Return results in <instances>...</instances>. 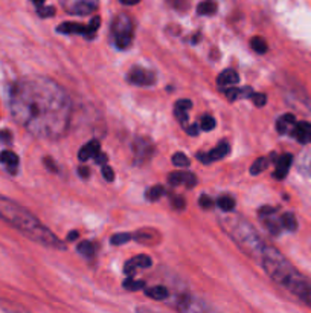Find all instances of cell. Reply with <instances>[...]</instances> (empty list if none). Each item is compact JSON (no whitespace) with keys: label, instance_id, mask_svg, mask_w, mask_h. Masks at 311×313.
I'll return each instance as SVG.
<instances>
[{"label":"cell","instance_id":"33","mask_svg":"<svg viewBox=\"0 0 311 313\" xmlns=\"http://www.w3.org/2000/svg\"><path fill=\"white\" fill-rule=\"evenodd\" d=\"M130 240H133V234L131 232H122V234H115L112 237V245L119 246V245H125Z\"/></svg>","mask_w":311,"mask_h":313},{"label":"cell","instance_id":"19","mask_svg":"<svg viewBox=\"0 0 311 313\" xmlns=\"http://www.w3.org/2000/svg\"><path fill=\"white\" fill-rule=\"evenodd\" d=\"M296 125V118L292 115V113H285L282 115L281 118H278L276 121V130L279 134H287V133H292L293 128Z\"/></svg>","mask_w":311,"mask_h":313},{"label":"cell","instance_id":"2","mask_svg":"<svg viewBox=\"0 0 311 313\" xmlns=\"http://www.w3.org/2000/svg\"><path fill=\"white\" fill-rule=\"evenodd\" d=\"M258 263L275 283L311 307V280L302 275L275 246L265 245Z\"/></svg>","mask_w":311,"mask_h":313},{"label":"cell","instance_id":"46","mask_svg":"<svg viewBox=\"0 0 311 313\" xmlns=\"http://www.w3.org/2000/svg\"><path fill=\"white\" fill-rule=\"evenodd\" d=\"M78 236H79V234H78L76 231H73V232H70V234L67 236V240H69V242H73V240L78 239Z\"/></svg>","mask_w":311,"mask_h":313},{"label":"cell","instance_id":"15","mask_svg":"<svg viewBox=\"0 0 311 313\" xmlns=\"http://www.w3.org/2000/svg\"><path fill=\"white\" fill-rule=\"evenodd\" d=\"M292 134L296 138V141L299 144H308V142H311V124L307 121L296 123Z\"/></svg>","mask_w":311,"mask_h":313},{"label":"cell","instance_id":"48","mask_svg":"<svg viewBox=\"0 0 311 313\" xmlns=\"http://www.w3.org/2000/svg\"><path fill=\"white\" fill-rule=\"evenodd\" d=\"M140 0H121V3H124V5H128V6H131V5H137Z\"/></svg>","mask_w":311,"mask_h":313},{"label":"cell","instance_id":"35","mask_svg":"<svg viewBox=\"0 0 311 313\" xmlns=\"http://www.w3.org/2000/svg\"><path fill=\"white\" fill-rule=\"evenodd\" d=\"M99 25H101V18H99V17H93V18L90 20V23L87 25V31H89V37H87V38H92V37L96 34Z\"/></svg>","mask_w":311,"mask_h":313},{"label":"cell","instance_id":"17","mask_svg":"<svg viewBox=\"0 0 311 313\" xmlns=\"http://www.w3.org/2000/svg\"><path fill=\"white\" fill-rule=\"evenodd\" d=\"M57 31H58V32H61V34H81V35L89 37L87 26H86V25H82V23L64 22V23H61V25L57 28Z\"/></svg>","mask_w":311,"mask_h":313},{"label":"cell","instance_id":"38","mask_svg":"<svg viewBox=\"0 0 311 313\" xmlns=\"http://www.w3.org/2000/svg\"><path fill=\"white\" fill-rule=\"evenodd\" d=\"M252 101L255 103L256 107H262V106H265V103H267V96H265L264 93H253Z\"/></svg>","mask_w":311,"mask_h":313},{"label":"cell","instance_id":"5","mask_svg":"<svg viewBox=\"0 0 311 313\" xmlns=\"http://www.w3.org/2000/svg\"><path fill=\"white\" fill-rule=\"evenodd\" d=\"M113 40L118 49H127L133 42V23L127 15H118L112 25Z\"/></svg>","mask_w":311,"mask_h":313},{"label":"cell","instance_id":"22","mask_svg":"<svg viewBox=\"0 0 311 313\" xmlns=\"http://www.w3.org/2000/svg\"><path fill=\"white\" fill-rule=\"evenodd\" d=\"M95 8H96V5H95L93 2L82 0V2L75 3V5L69 9V12H72V14H78V15H86V14H90Z\"/></svg>","mask_w":311,"mask_h":313},{"label":"cell","instance_id":"24","mask_svg":"<svg viewBox=\"0 0 311 313\" xmlns=\"http://www.w3.org/2000/svg\"><path fill=\"white\" fill-rule=\"evenodd\" d=\"M281 225H282V228H285V229L290 231V232H295V231L298 229V220H296V217H295L293 212H285V214H282V217H281Z\"/></svg>","mask_w":311,"mask_h":313},{"label":"cell","instance_id":"23","mask_svg":"<svg viewBox=\"0 0 311 313\" xmlns=\"http://www.w3.org/2000/svg\"><path fill=\"white\" fill-rule=\"evenodd\" d=\"M145 295L150 297L151 300H156V301H163L170 297V292L165 286H154V287H150L145 290Z\"/></svg>","mask_w":311,"mask_h":313},{"label":"cell","instance_id":"25","mask_svg":"<svg viewBox=\"0 0 311 313\" xmlns=\"http://www.w3.org/2000/svg\"><path fill=\"white\" fill-rule=\"evenodd\" d=\"M197 12L200 15H212L217 12V5L214 0H204L197 6Z\"/></svg>","mask_w":311,"mask_h":313},{"label":"cell","instance_id":"31","mask_svg":"<svg viewBox=\"0 0 311 313\" xmlns=\"http://www.w3.org/2000/svg\"><path fill=\"white\" fill-rule=\"evenodd\" d=\"M173 164H174L177 168H186V167H189L191 161H189V158H188L185 153H176V154L173 156Z\"/></svg>","mask_w":311,"mask_h":313},{"label":"cell","instance_id":"28","mask_svg":"<svg viewBox=\"0 0 311 313\" xmlns=\"http://www.w3.org/2000/svg\"><path fill=\"white\" fill-rule=\"evenodd\" d=\"M250 46L256 54H265L267 52V43L261 37H253L252 42H250Z\"/></svg>","mask_w":311,"mask_h":313},{"label":"cell","instance_id":"1","mask_svg":"<svg viewBox=\"0 0 311 313\" xmlns=\"http://www.w3.org/2000/svg\"><path fill=\"white\" fill-rule=\"evenodd\" d=\"M9 110L17 124L40 139H60L70 124V100L61 86L43 75L17 80L9 90Z\"/></svg>","mask_w":311,"mask_h":313},{"label":"cell","instance_id":"13","mask_svg":"<svg viewBox=\"0 0 311 313\" xmlns=\"http://www.w3.org/2000/svg\"><path fill=\"white\" fill-rule=\"evenodd\" d=\"M0 164L6 168L8 173L15 174L17 170H18L20 161H18V156H17L14 151H11V150H3V151H0Z\"/></svg>","mask_w":311,"mask_h":313},{"label":"cell","instance_id":"45","mask_svg":"<svg viewBox=\"0 0 311 313\" xmlns=\"http://www.w3.org/2000/svg\"><path fill=\"white\" fill-rule=\"evenodd\" d=\"M0 139H6V142H11V134L8 131H0Z\"/></svg>","mask_w":311,"mask_h":313},{"label":"cell","instance_id":"40","mask_svg":"<svg viewBox=\"0 0 311 313\" xmlns=\"http://www.w3.org/2000/svg\"><path fill=\"white\" fill-rule=\"evenodd\" d=\"M102 176H104V179L107 181V182H113V179H115V173H113V170L109 167V165H102Z\"/></svg>","mask_w":311,"mask_h":313},{"label":"cell","instance_id":"44","mask_svg":"<svg viewBox=\"0 0 311 313\" xmlns=\"http://www.w3.org/2000/svg\"><path fill=\"white\" fill-rule=\"evenodd\" d=\"M78 174H79V176H84V178H89V168H86V167H84V168H82V167L78 168Z\"/></svg>","mask_w":311,"mask_h":313},{"label":"cell","instance_id":"14","mask_svg":"<svg viewBox=\"0 0 311 313\" xmlns=\"http://www.w3.org/2000/svg\"><path fill=\"white\" fill-rule=\"evenodd\" d=\"M238 83H240V76L232 69H226L217 76V86L221 87V89H231Z\"/></svg>","mask_w":311,"mask_h":313},{"label":"cell","instance_id":"10","mask_svg":"<svg viewBox=\"0 0 311 313\" xmlns=\"http://www.w3.org/2000/svg\"><path fill=\"white\" fill-rule=\"evenodd\" d=\"M168 182L173 187L183 185L186 188H192L195 187V184H197V178H195V174H192L189 171H176V173H171L168 176Z\"/></svg>","mask_w":311,"mask_h":313},{"label":"cell","instance_id":"7","mask_svg":"<svg viewBox=\"0 0 311 313\" xmlns=\"http://www.w3.org/2000/svg\"><path fill=\"white\" fill-rule=\"evenodd\" d=\"M157 76L153 70L134 66L127 72V81L137 87H150L156 83Z\"/></svg>","mask_w":311,"mask_h":313},{"label":"cell","instance_id":"36","mask_svg":"<svg viewBox=\"0 0 311 313\" xmlns=\"http://www.w3.org/2000/svg\"><path fill=\"white\" fill-rule=\"evenodd\" d=\"M226 98H227L229 101H237V100L243 98V90H241V89H237V87L226 89Z\"/></svg>","mask_w":311,"mask_h":313},{"label":"cell","instance_id":"42","mask_svg":"<svg viewBox=\"0 0 311 313\" xmlns=\"http://www.w3.org/2000/svg\"><path fill=\"white\" fill-rule=\"evenodd\" d=\"M173 206L176 209H183L185 208V199L183 197H174L173 199Z\"/></svg>","mask_w":311,"mask_h":313},{"label":"cell","instance_id":"6","mask_svg":"<svg viewBox=\"0 0 311 313\" xmlns=\"http://www.w3.org/2000/svg\"><path fill=\"white\" fill-rule=\"evenodd\" d=\"M174 307L177 309L179 313H212L211 309L206 306V303H203L201 300H198L189 294L179 295L174 303Z\"/></svg>","mask_w":311,"mask_h":313},{"label":"cell","instance_id":"49","mask_svg":"<svg viewBox=\"0 0 311 313\" xmlns=\"http://www.w3.org/2000/svg\"><path fill=\"white\" fill-rule=\"evenodd\" d=\"M37 6H43V3H45V0H32Z\"/></svg>","mask_w":311,"mask_h":313},{"label":"cell","instance_id":"27","mask_svg":"<svg viewBox=\"0 0 311 313\" xmlns=\"http://www.w3.org/2000/svg\"><path fill=\"white\" fill-rule=\"evenodd\" d=\"M268 167V159L267 158H258L253 164H252V167H250V173L252 174H261L265 168Z\"/></svg>","mask_w":311,"mask_h":313},{"label":"cell","instance_id":"26","mask_svg":"<svg viewBox=\"0 0 311 313\" xmlns=\"http://www.w3.org/2000/svg\"><path fill=\"white\" fill-rule=\"evenodd\" d=\"M217 205L221 211L224 212H231L234 208H235V199L231 197V195H221L218 200H217Z\"/></svg>","mask_w":311,"mask_h":313},{"label":"cell","instance_id":"12","mask_svg":"<svg viewBox=\"0 0 311 313\" xmlns=\"http://www.w3.org/2000/svg\"><path fill=\"white\" fill-rule=\"evenodd\" d=\"M229 150H231L229 144H227V142H221L220 145H217L214 150L208 151L206 154H198V159H200V162H203V164H211V162H214V161L223 159V158L229 153Z\"/></svg>","mask_w":311,"mask_h":313},{"label":"cell","instance_id":"3","mask_svg":"<svg viewBox=\"0 0 311 313\" xmlns=\"http://www.w3.org/2000/svg\"><path fill=\"white\" fill-rule=\"evenodd\" d=\"M0 220L8 223L9 226L15 228L18 232L31 239L32 242L52 248V249H64V243L48 228L45 226L34 214H31L22 205L0 197Z\"/></svg>","mask_w":311,"mask_h":313},{"label":"cell","instance_id":"32","mask_svg":"<svg viewBox=\"0 0 311 313\" xmlns=\"http://www.w3.org/2000/svg\"><path fill=\"white\" fill-rule=\"evenodd\" d=\"M124 289L127 290H131V292H136V290H140V289H145V283L140 281V280H125L124 281Z\"/></svg>","mask_w":311,"mask_h":313},{"label":"cell","instance_id":"9","mask_svg":"<svg viewBox=\"0 0 311 313\" xmlns=\"http://www.w3.org/2000/svg\"><path fill=\"white\" fill-rule=\"evenodd\" d=\"M133 154H134V159L137 164H142L145 161H148L151 156H153V151H154V147H153V142L147 138H137L133 145Z\"/></svg>","mask_w":311,"mask_h":313},{"label":"cell","instance_id":"47","mask_svg":"<svg viewBox=\"0 0 311 313\" xmlns=\"http://www.w3.org/2000/svg\"><path fill=\"white\" fill-rule=\"evenodd\" d=\"M136 313H156V312H153V310L148 309V307H137V309H136Z\"/></svg>","mask_w":311,"mask_h":313},{"label":"cell","instance_id":"11","mask_svg":"<svg viewBox=\"0 0 311 313\" xmlns=\"http://www.w3.org/2000/svg\"><path fill=\"white\" fill-rule=\"evenodd\" d=\"M151 264H153V260L148 255L140 253V255H136V257H133L131 260H128L125 263L124 272L130 275V273H134L139 269H148V267H151Z\"/></svg>","mask_w":311,"mask_h":313},{"label":"cell","instance_id":"16","mask_svg":"<svg viewBox=\"0 0 311 313\" xmlns=\"http://www.w3.org/2000/svg\"><path fill=\"white\" fill-rule=\"evenodd\" d=\"M189 109H192V101L189 100H179L176 104H174V115L177 118V121L182 125L186 127L188 123V112Z\"/></svg>","mask_w":311,"mask_h":313},{"label":"cell","instance_id":"37","mask_svg":"<svg viewBox=\"0 0 311 313\" xmlns=\"http://www.w3.org/2000/svg\"><path fill=\"white\" fill-rule=\"evenodd\" d=\"M198 203H200V206H201L203 209H211V208L215 205V203H214V200H212L209 195H206V194H203V195L200 197Z\"/></svg>","mask_w":311,"mask_h":313},{"label":"cell","instance_id":"43","mask_svg":"<svg viewBox=\"0 0 311 313\" xmlns=\"http://www.w3.org/2000/svg\"><path fill=\"white\" fill-rule=\"evenodd\" d=\"M186 131H188V134H191V136H197V134H198V127H197V125L186 127Z\"/></svg>","mask_w":311,"mask_h":313},{"label":"cell","instance_id":"34","mask_svg":"<svg viewBox=\"0 0 311 313\" xmlns=\"http://www.w3.org/2000/svg\"><path fill=\"white\" fill-rule=\"evenodd\" d=\"M215 125H217V121H215L211 115H204V116H201V123H200L201 130H204V131H211V130L215 128Z\"/></svg>","mask_w":311,"mask_h":313},{"label":"cell","instance_id":"18","mask_svg":"<svg viewBox=\"0 0 311 313\" xmlns=\"http://www.w3.org/2000/svg\"><path fill=\"white\" fill-rule=\"evenodd\" d=\"M292 162H293V158L292 154H284L278 159L276 162V170H275V178L276 179H284L288 171H290V167H292Z\"/></svg>","mask_w":311,"mask_h":313},{"label":"cell","instance_id":"29","mask_svg":"<svg viewBox=\"0 0 311 313\" xmlns=\"http://www.w3.org/2000/svg\"><path fill=\"white\" fill-rule=\"evenodd\" d=\"M78 252H79L81 255H84V257L90 258V257H93V255H95V252H96V246H95L92 242H82V243H79V245H78Z\"/></svg>","mask_w":311,"mask_h":313},{"label":"cell","instance_id":"39","mask_svg":"<svg viewBox=\"0 0 311 313\" xmlns=\"http://www.w3.org/2000/svg\"><path fill=\"white\" fill-rule=\"evenodd\" d=\"M38 14L42 17H52L55 14V8L54 6H38Z\"/></svg>","mask_w":311,"mask_h":313},{"label":"cell","instance_id":"21","mask_svg":"<svg viewBox=\"0 0 311 313\" xmlns=\"http://www.w3.org/2000/svg\"><path fill=\"white\" fill-rule=\"evenodd\" d=\"M157 239V232L154 229H140L133 234V240L139 242L140 245H154Z\"/></svg>","mask_w":311,"mask_h":313},{"label":"cell","instance_id":"20","mask_svg":"<svg viewBox=\"0 0 311 313\" xmlns=\"http://www.w3.org/2000/svg\"><path fill=\"white\" fill-rule=\"evenodd\" d=\"M99 148H101V145H99L98 141H90V142H87V144L78 151V159H79L81 162H86V161H89L90 158H95V156L99 153Z\"/></svg>","mask_w":311,"mask_h":313},{"label":"cell","instance_id":"8","mask_svg":"<svg viewBox=\"0 0 311 313\" xmlns=\"http://www.w3.org/2000/svg\"><path fill=\"white\" fill-rule=\"evenodd\" d=\"M259 219L262 222V225L268 229L270 234L273 236H279L281 234V219L276 217V208L273 206H262L259 209Z\"/></svg>","mask_w":311,"mask_h":313},{"label":"cell","instance_id":"30","mask_svg":"<svg viewBox=\"0 0 311 313\" xmlns=\"http://www.w3.org/2000/svg\"><path fill=\"white\" fill-rule=\"evenodd\" d=\"M163 194H165V188L162 185H156V187H151L147 191V199L154 202V200H159Z\"/></svg>","mask_w":311,"mask_h":313},{"label":"cell","instance_id":"4","mask_svg":"<svg viewBox=\"0 0 311 313\" xmlns=\"http://www.w3.org/2000/svg\"><path fill=\"white\" fill-rule=\"evenodd\" d=\"M220 226L247 257L259 261L267 243L259 237L256 229L247 220L240 216H227L220 219Z\"/></svg>","mask_w":311,"mask_h":313},{"label":"cell","instance_id":"41","mask_svg":"<svg viewBox=\"0 0 311 313\" xmlns=\"http://www.w3.org/2000/svg\"><path fill=\"white\" fill-rule=\"evenodd\" d=\"M107 161H109L107 154H104V153H101V151L95 156V162L99 164V165H107Z\"/></svg>","mask_w":311,"mask_h":313}]
</instances>
